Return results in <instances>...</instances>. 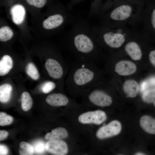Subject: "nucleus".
<instances>
[{
    "mask_svg": "<svg viewBox=\"0 0 155 155\" xmlns=\"http://www.w3.org/2000/svg\"><path fill=\"white\" fill-rule=\"evenodd\" d=\"M65 36L62 46L77 62H88L94 51V37L87 19L75 15Z\"/></svg>",
    "mask_w": 155,
    "mask_h": 155,
    "instance_id": "obj_1",
    "label": "nucleus"
},
{
    "mask_svg": "<svg viewBox=\"0 0 155 155\" xmlns=\"http://www.w3.org/2000/svg\"><path fill=\"white\" fill-rule=\"evenodd\" d=\"M88 62H75L69 67L65 85L69 89H83L94 79L95 73Z\"/></svg>",
    "mask_w": 155,
    "mask_h": 155,
    "instance_id": "obj_2",
    "label": "nucleus"
},
{
    "mask_svg": "<svg viewBox=\"0 0 155 155\" xmlns=\"http://www.w3.org/2000/svg\"><path fill=\"white\" fill-rule=\"evenodd\" d=\"M144 0H130L118 2L111 12V18L116 21H123L129 18L135 9L140 8Z\"/></svg>",
    "mask_w": 155,
    "mask_h": 155,
    "instance_id": "obj_3",
    "label": "nucleus"
},
{
    "mask_svg": "<svg viewBox=\"0 0 155 155\" xmlns=\"http://www.w3.org/2000/svg\"><path fill=\"white\" fill-rule=\"evenodd\" d=\"M121 130V125L118 121H113L97 131L96 136L100 139H106L118 134Z\"/></svg>",
    "mask_w": 155,
    "mask_h": 155,
    "instance_id": "obj_4",
    "label": "nucleus"
},
{
    "mask_svg": "<svg viewBox=\"0 0 155 155\" xmlns=\"http://www.w3.org/2000/svg\"><path fill=\"white\" fill-rule=\"evenodd\" d=\"M106 119L105 113L100 110L86 112L79 116L78 121L83 124L93 123L99 125Z\"/></svg>",
    "mask_w": 155,
    "mask_h": 155,
    "instance_id": "obj_5",
    "label": "nucleus"
},
{
    "mask_svg": "<svg viewBox=\"0 0 155 155\" xmlns=\"http://www.w3.org/2000/svg\"><path fill=\"white\" fill-rule=\"evenodd\" d=\"M88 98L93 104L102 107L109 106L112 103L111 97L103 91L99 89L92 91L88 95Z\"/></svg>",
    "mask_w": 155,
    "mask_h": 155,
    "instance_id": "obj_6",
    "label": "nucleus"
},
{
    "mask_svg": "<svg viewBox=\"0 0 155 155\" xmlns=\"http://www.w3.org/2000/svg\"><path fill=\"white\" fill-rule=\"evenodd\" d=\"M46 150L56 155H64L68 152L67 145L65 142L60 140L49 141L45 145Z\"/></svg>",
    "mask_w": 155,
    "mask_h": 155,
    "instance_id": "obj_7",
    "label": "nucleus"
},
{
    "mask_svg": "<svg viewBox=\"0 0 155 155\" xmlns=\"http://www.w3.org/2000/svg\"><path fill=\"white\" fill-rule=\"evenodd\" d=\"M136 69L135 64L132 61L128 60L119 61L115 67V71L121 75L132 74L135 72Z\"/></svg>",
    "mask_w": 155,
    "mask_h": 155,
    "instance_id": "obj_8",
    "label": "nucleus"
},
{
    "mask_svg": "<svg viewBox=\"0 0 155 155\" xmlns=\"http://www.w3.org/2000/svg\"><path fill=\"white\" fill-rule=\"evenodd\" d=\"M49 104L54 106H64L69 102L67 97L61 93H54L50 94L45 99Z\"/></svg>",
    "mask_w": 155,
    "mask_h": 155,
    "instance_id": "obj_9",
    "label": "nucleus"
},
{
    "mask_svg": "<svg viewBox=\"0 0 155 155\" xmlns=\"http://www.w3.org/2000/svg\"><path fill=\"white\" fill-rule=\"evenodd\" d=\"M125 50L130 57L134 61L140 60L142 57V53L139 45L135 42L131 41L127 43Z\"/></svg>",
    "mask_w": 155,
    "mask_h": 155,
    "instance_id": "obj_10",
    "label": "nucleus"
},
{
    "mask_svg": "<svg viewBox=\"0 0 155 155\" xmlns=\"http://www.w3.org/2000/svg\"><path fill=\"white\" fill-rule=\"evenodd\" d=\"M123 89L127 97L134 98L138 94L139 86L138 84L135 80H128L124 82Z\"/></svg>",
    "mask_w": 155,
    "mask_h": 155,
    "instance_id": "obj_11",
    "label": "nucleus"
},
{
    "mask_svg": "<svg viewBox=\"0 0 155 155\" xmlns=\"http://www.w3.org/2000/svg\"><path fill=\"white\" fill-rule=\"evenodd\" d=\"M11 14L13 22L16 24H20L24 21L26 14L24 6L20 4H16L11 8Z\"/></svg>",
    "mask_w": 155,
    "mask_h": 155,
    "instance_id": "obj_12",
    "label": "nucleus"
},
{
    "mask_svg": "<svg viewBox=\"0 0 155 155\" xmlns=\"http://www.w3.org/2000/svg\"><path fill=\"white\" fill-rule=\"evenodd\" d=\"M68 135L67 131L65 128L59 127L52 130L51 132L46 133L45 138L49 141L60 140L67 137Z\"/></svg>",
    "mask_w": 155,
    "mask_h": 155,
    "instance_id": "obj_13",
    "label": "nucleus"
},
{
    "mask_svg": "<svg viewBox=\"0 0 155 155\" xmlns=\"http://www.w3.org/2000/svg\"><path fill=\"white\" fill-rule=\"evenodd\" d=\"M140 124L142 128L146 132L155 134V120L150 116L144 115L140 118Z\"/></svg>",
    "mask_w": 155,
    "mask_h": 155,
    "instance_id": "obj_14",
    "label": "nucleus"
},
{
    "mask_svg": "<svg viewBox=\"0 0 155 155\" xmlns=\"http://www.w3.org/2000/svg\"><path fill=\"white\" fill-rule=\"evenodd\" d=\"M13 60L9 55H4L0 60V75L7 74L12 68Z\"/></svg>",
    "mask_w": 155,
    "mask_h": 155,
    "instance_id": "obj_15",
    "label": "nucleus"
},
{
    "mask_svg": "<svg viewBox=\"0 0 155 155\" xmlns=\"http://www.w3.org/2000/svg\"><path fill=\"white\" fill-rule=\"evenodd\" d=\"M12 87L9 84H5L0 86V102L5 103L10 100Z\"/></svg>",
    "mask_w": 155,
    "mask_h": 155,
    "instance_id": "obj_16",
    "label": "nucleus"
},
{
    "mask_svg": "<svg viewBox=\"0 0 155 155\" xmlns=\"http://www.w3.org/2000/svg\"><path fill=\"white\" fill-rule=\"evenodd\" d=\"M21 107L24 111H27L32 107L33 101L30 94L26 92H24L21 96Z\"/></svg>",
    "mask_w": 155,
    "mask_h": 155,
    "instance_id": "obj_17",
    "label": "nucleus"
},
{
    "mask_svg": "<svg viewBox=\"0 0 155 155\" xmlns=\"http://www.w3.org/2000/svg\"><path fill=\"white\" fill-rule=\"evenodd\" d=\"M142 98L144 102L150 103L153 102L155 100V88L147 89L142 92Z\"/></svg>",
    "mask_w": 155,
    "mask_h": 155,
    "instance_id": "obj_18",
    "label": "nucleus"
},
{
    "mask_svg": "<svg viewBox=\"0 0 155 155\" xmlns=\"http://www.w3.org/2000/svg\"><path fill=\"white\" fill-rule=\"evenodd\" d=\"M26 71L27 74L34 80H37L39 78V73L37 68L32 62H30L27 64Z\"/></svg>",
    "mask_w": 155,
    "mask_h": 155,
    "instance_id": "obj_19",
    "label": "nucleus"
},
{
    "mask_svg": "<svg viewBox=\"0 0 155 155\" xmlns=\"http://www.w3.org/2000/svg\"><path fill=\"white\" fill-rule=\"evenodd\" d=\"M20 146L19 152L20 155H31L34 152L32 146L27 142H21Z\"/></svg>",
    "mask_w": 155,
    "mask_h": 155,
    "instance_id": "obj_20",
    "label": "nucleus"
},
{
    "mask_svg": "<svg viewBox=\"0 0 155 155\" xmlns=\"http://www.w3.org/2000/svg\"><path fill=\"white\" fill-rule=\"evenodd\" d=\"M13 32L11 29L7 26H4L0 28V41L6 42L13 37Z\"/></svg>",
    "mask_w": 155,
    "mask_h": 155,
    "instance_id": "obj_21",
    "label": "nucleus"
},
{
    "mask_svg": "<svg viewBox=\"0 0 155 155\" xmlns=\"http://www.w3.org/2000/svg\"><path fill=\"white\" fill-rule=\"evenodd\" d=\"M56 84L53 81H46L41 84L40 89L43 93L47 94L54 89L56 87Z\"/></svg>",
    "mask_w": 155,
    "mask_h": 155,
    "instance_id": "obj_22",
    "label": "nucleus"
},
{
    "mask_svg": "<svg viewBox=\"0 0 155 155\" xmlns=\"http://www.w3.org/2000/svg\"><path fill=\"white\" fill-rule=\"evenodd\" d=\"M102 0H91L90 8L88 18L98 12L101 6Z\"/></svg>",
    "mask_w": 155,
    "mask_h": 155,
    "instance_id": "obj_23",
    "label": "nucleus"
},
{
    "mask_svg": "<svg viewBox=\"0 0 155 155\" xmlns=\"http://www.w3.org/2000/svg\"><path fill=\"white\" fill-rule=\"evenodd\" d=\"M13 118L5 113L0 112V125L5 126L11 124L13 122Z\"/></svg>",
    "mask_w": 155,
    "mask_h": 155,
    "instance_id": "obj_24",
    "label": "nucleus"
},
{
    "mask_svg": "<svg viewBox=\"0 0 155 155\" xmlns=\"http://www.w3.org/2000/svg\"><path fill=\"white\" fill-rule=\"evenodd\" d=\"M45 145L44 142L42 141L34 142L32 146L34 152L38 154L43 153L46 150Z\"/></svg>",
    "mask_w": 155,
    "mask_h": 155,
    "instance_id": "obj_25",
    "label": "nucleus"
},
{
    "mask_svg": "<svg viewBox=\"0 0 155 155\" xmlns=\"http://www.w3.org/2000/svg\"><path fill=\"white\" fill-rule=\"evenodd\" d=\"M29 5L37 7L40 8L44 7L46 3L48 0H26Z\"/></svg>",
    "mask_w": 155,
    "mask_h": 155,
    "instance_id": "obj_26",
    "label": "nucleus"
},
{
    "mask_svg": "<svg viewBox=\"0 0 155 155\" xmlns=\"http://www.w3.org/2000/svg\"><path fill=\"white\" fill-rule=\"evenodd\" d=\"M127 0H108L104 5L102 6L101 9L102 10H103L109 6L110 5H114L116 3L120 1Z\"/></svg>",
    "mask_w": 155,
    "mask_h": 155,
    "instance_id": "obj_27",
    "label": "nucleus"
},
{
    "mask_svg": "<svg viewBox=\"0 0 155 155\" xmlns=\"http://www.w3.org/2000/svg\"><path fill=\"white\" fill-rule=\"evenodd\" d=\"M85 0H71L67 4L66 6L70 9L72 10L73 7L75 5L82 2Z\"/></svg>",
    "mask_w": 155,
    "mask_h": 155,
    "instance_id": "obj_28",
    "label": "nucleus"
},
{
    "mask_svg": "<svg viewBox=\"0 0 155 155\" xmlns=\"http://www.w3.org/2000/svg\"><path fill=\"white\" fill-rule=\"evenodd\" d=\"M149 60L152 64L155 67V50H153L151 51L149 54Z\"/></svg>",
    "mask_w": 155,
    "mask_h": 155,
    "instance_id": "obj_29",
    "label": "nucleus"
},
{
    "mask_svg": "<svg viewBox=\"0 0 155 155\" xmlns=\"http://www.w3.org/2000/svg\"><path fill=\"white\" fill-rule=\"evenodd\" d=\"M8 152V149L5 146L0 145V155L7 154Z\"/></svg>",
    "mask_w": 155,
    "mask_h": 155,
    "instance_id": "obj_30",
    "label": "nucleus"
},
{
    "mask_svg": "<svg viewBox=\"0 0 155 155\" xmlns=\"http://www.w3.org/2000/svg\"><path fill=\"white\" fill-rule=\"evenodd\" d=\"M9 133L7 131L4 130H0V141L5 139L8 136Z\"/></svg>",
    "mask_w": 155,
    "mask_h": 155,
    "instance_id": "obj_31",
    "label": "nucleus"
},
{
    "mask_svg": "<svg viewBox=\"0 0 155 155\" xmlns=\"http://www.w3.org/2000/svg\"><path fill=\"white\" fill-rule=\"evenodd\" d=\"M151 23L153 28L155 29V9L154 8L151 16Z\"/></svg>",
    "mask_w": 155,
    "mask_h": 155,
    "instance_id": "obj_32",
    "label": "nucleus"
},
{
    "mask_svg": "<svg viewBox=\"0 0 155 155\" xmlns=\"http://www.w3.org/2000/svg\"><path fill=\"white\" fill-rule=\"evenodd\" d=\"M135 155H145V154L144 153H141V152H137L135 154Z\"/></svg>",
    "mask_w": 155,
    "mask_h": 155,
    "instance_id": "obj_33",
    "label": "nucleus"
},
{
    "mask_svg": "<svg viewBox=\"0 0 155 155\" xmlns=\"http://www.w3.org/2000/svg\"><path fill=\"white\" fill-rule=\"evenodd\" d=\"M155 101L154 100V102H153V103H154V106H155Z\"/></svg>",
    "mask_w": 155,
    "mask_h": 155,
    "instance_id": "obj_34",
    "label": "nucleus"
}]
</instances>
